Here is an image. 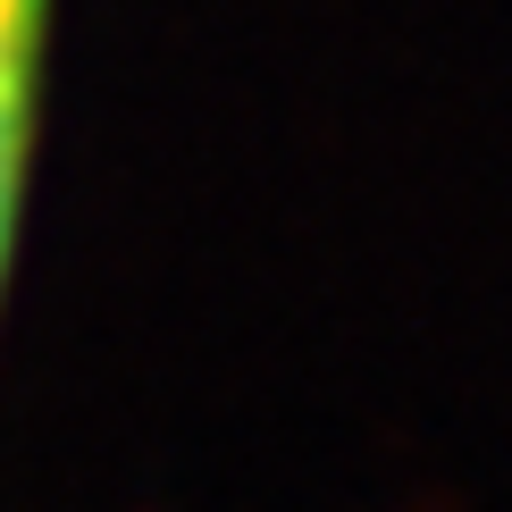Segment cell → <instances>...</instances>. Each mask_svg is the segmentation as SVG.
<instances>
[{"instance_id": "1", "label": "cell", "mask_w": 512, "mask_h": 512, "mask_svg": "<svg viewBox=\"0 0 512 512\" xmlns=\"http://www.w3.org/2000/svg\"><path fill=\"white\" fill-rule=\"evenodd\" d=\"M59 0H0V303L17 269V219L34 177V118H42V51H51Z\"/></svg>"}]
</instances>
